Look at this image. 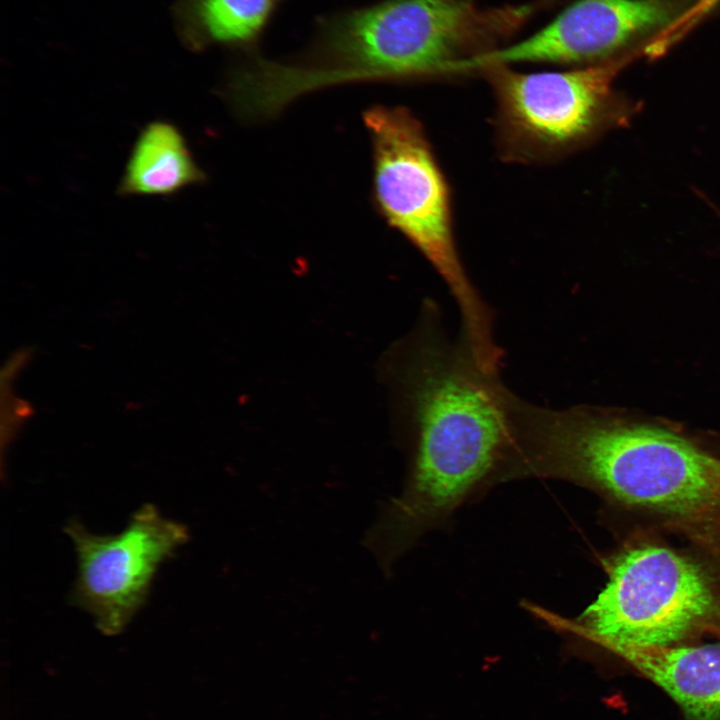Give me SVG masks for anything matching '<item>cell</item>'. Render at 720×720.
<instances>
[{"label":"cell","instance_id":"obj_6","mask_svg":"<svg viewBox=\"0 0 720 720\" xmlns=\"http://www.w3.org/2000/svg\"><path fill=\"white\" fill-rule=\"evenodd\" d=\"M625 59L565 71L523 73L491 64L476 72L496 101V148L505 162L537 164L567 157L626 119L613 90Z\"/></svg>","mask_w":720,"mask_h":720},{"label":"cell","instance_id":"obj_5","mask_svg":"<svg viewBox=\"0 0 720 720\" xmlns=\"http://www.w3.org/2000/svg\"><path fill=\"white\" fill-rule=\"evenodd\" d=\"M594 602L562 626L606 650L679 646L720 638V572L703 559L657 542H634L608 564Z\"/></svg>","mask_w":720,"mask_h":720},{"label":"cell","instance_id":"obj_2","mask_svg":"<svg viewBox=\"0 0 720 720\" xmlns=\"http://www.w3.org/2000/svg\"><path fill=\"white\" fill-rule=\"evenodd\" d=\"M514 477L573 482L679 530L720 528V457L666 427L587 405L514 403Z\"/></svg>","mask_w":720,"mask_h":720},{"label":"cell","instance_id":"obj_9","mask_svg":"<svg viewBox=\"0 0 720 720\" xmlns=\"http://www.w3.org/2000/svg\"><path fill=\"white\" fill-rule=\"evenodd\" d=\"M610 652L661 688L685 720H720V638L679 646H618Z\"/></svg>","mask_w":720,"mask_h":720},{"label":"cell","instance_id":"obj_10","mask_svg":"<svg viewBox=\"0 0 720 720\" xmlns=\"http://www.w3.org/2000/svg\"><path fill=\"white\" fill-rule=\"evenodd\" d=\"M204 179L179 128L166 120H155L136 138L118 192L125 196H170Z\"/></svg>","mask_w":720,"mask_h":720},{"label":"cell","instance_id":"obj_7","mask_svg":"<svg viewBox=\"0 0 720 720\" xmlns=\"http://www.w3.org/2000/svg\"><path fill=\"white\" fill-rule=\"evenodd\" d=\"M64 531L77 556L70 600L110 636L121 633L137 615L162 563L189 538L185 525L165 517L153 504L142 505L116 534L92 533L77 520L69 521Z\"/></svg>","mask_w":720,"mask_h":720},{"label":"cell","instance_id":"obj_4","mask_svg":"<svg viewBox=\"0 0 720 720\" xmlns=\"http://www.w3.org/2000/svg\"><path fill=\"white\" fill-rule=\"evenodd\" d=\"M373 148L376 206L429 261L460 314L461 335L485 365L504 355L494 339V312L471 282L454 237L450 191L421 122L406 108L364 113Z\"/></svg>","mask_w":720,"mask_h":720},{"label":"cell","instance_id":"obj_3","mask_svg":"<svg viewBox=\"0 0 720 720\" xmlns=\"http://www.w3.org/2000/svg\"><path fill=\"white\" fill-rule=\"evenodd\" d=\"M533 2L382 0L322 15L305 51L283 70L299 97L370 81L458 76L461 64L502 47L533 15Z\"/></svg>","mask_w":720,"mask_h":720},{"label":"cell","instance_id":"obj_1","mask_svg":"<svg viewBox=\"0 0 720 720\" xmlns=\"http://www.w3.org/2000/svg\"><path fill=\"white\" fill-rule=\"evenodd\" d=\"M398 352L412 463L403 491L364 538L384 572L475 488L507 480L517 448L515 393L478 363L461 334H448L433 301Z\"/></svg>","mask_w":720,"mask_h":720},{"label":"cell","instance_id":"obj_11","mask_svg":"<svg viewBox=\"0 0 720 720\" xmlns=\"http://www.w3.org/2000/svg\"><path fill=\"white\" fill-rule=\"evenodd\" d=\"M282 0H185L184 37L193 48L256 52Z\"/></svg>","mask_w":720,"mask_h":720},{"label":"cell","instance_id":"obj_8","mask_svg":"<svg viewBox=\"0 0 720 720\" xmlns=\"http://www.w3.org/2000/svg\"><path fill=\"white\" fill-rule=\"evenodd\" d=\"M683 6L684 0H576L534 34L467 61L464 70L472 74L491 64L602 63L673 21Z\"/></svg>","mask_w":720,"mask_h":720}]
</instances>
